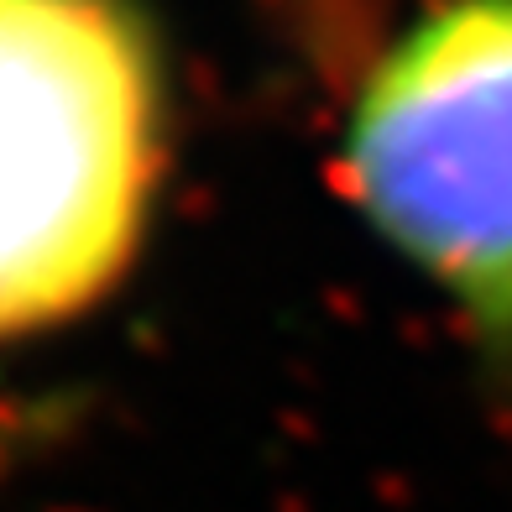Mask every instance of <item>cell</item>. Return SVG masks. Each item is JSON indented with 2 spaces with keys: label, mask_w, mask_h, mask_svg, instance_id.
<instances>
[{
  "label": "cell",
  "mask_w": 512,
  "mask_h": 512,
  "mask_svg": "<svg viewBox=\"0 0 512 512\" xmlns=\"http://www.w3.org/2000/svg\"><path fill=\"white\" fill-rule=\"evenodd\" d=\"M162 157V53L131 0H0V340L121 283Z\"/></svg>",
  "instance_id": "obj_1"
},
{
  "label": "cell",
  "mask_w": 512,
  "mask_h": 512,
  "mask_svg": "<svg viewBox=\"0 0 512 512\" xmlns=\"http://www.w3.org/2000/svg\"><path fill=\"white\" fill-rule=\"evenodd\" d=\"M340 189L512 382V0H439L371 63Z\"/></svg>",
  "instance_id": "obj_2"
}]
</instances>
